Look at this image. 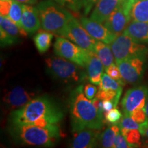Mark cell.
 I'll return each mask as SVG.
<instances>
[{"instance_id":"1","label":"cell","mask_w":148,"mask_h":148,"mask_svg":"<svg viewBox=\"0 0 148 148\" xmlns=\"http://www.w3.org/2000/svg\"><path fill=\"white\" fill-rule=\"evenodd\" d=\"M64 114L60 106L47 95L35 97L27 104L14 110L9 116L11 125L31 124L47 127L58 125Z\"/></svg>"},{"instance_id":"2","label":"cell","mask_w":148,"mask_h":148,"mask_svg":"<svg viewBox=\"0 0 148 148\" xmlns=\"http://www.w3.org/2000/svg\"><path fill=\"white\" fill-rule=\"evenodd\" d=\"M69 112L73 132L85 128H102L103 119L98 114L92 100L85 96L82 85L75 88L70 95Z\"/></svg>"},{"instance_id":"3","label":"cell","mask_w":148,"mask_h":148,"mask_svg":"<svg viewBox=\"0 0 148 148\" xmlns=\"http://www.w3.org/2000/svg\"><path fill=\"white\" fill-rule=\"evenodd\" d=\"M9 132L17 143L38 147H53L61 136L58 125L42 127L31 124H10Z\"/></svg>"},{"instance_id":"4","label":"cell","mask_w":148,"mask_h":148,"mask_svg":"<svg viewBox=\"0 0 148 148\" xmlns=\"http://www.w3.org/2000/svg\"><path fill=\"white\" fill-rule=\"evenodd\" d=\"M44 30L62 36L70 20L73 17L67 9L53 0H44L36 5Z\"/></svg>"},{"instance_id":"5","label":"cell","mask_w":148,"mask_h":148,"mask_svg":"<svg viewBox=\"0 0 148 148\" xmlns=\"http://www.w3.org/2000/svg\"><path fill=\"white\" fill-rule=\"evenodd\" d=\"M47 71L53 77L64 82H78L86 76L79 65L64 58L50 57L46 59Z\"/></svg>"},{"instance_id":"6","label":"cell","mask_w":148,"mask_h":148,"mask_svg":"<svg viewBox=\"0 0 148 148\" xmlns=\"http://www.w3.org/2000/svg\"><path fill=\"white\" fill-rule=\"evenodd\" d=\"M115 62L133 58H140L145 60L148 54V49L143 44L138 43L125 34L122 33L111 43Z\"/></svg>"},{"instance_id":"7","label":"cell","mask_w":148,"mask_h":148,"mask_svg":"<svg viewBox=\"0 0 148 148\" xmlns=\"http://www.w3.org/2000/svg\"><path fill=\"white\" fill-rule=\"evenodd\" d=\"M53 50L57 56L71 61L82 67H86L87 65L89 51L79 47L66 38L58 37L53 45Z\"/></svg>"},{"instance_id":"8","label":"cell","mask_w":148,"mask_h":148,"mask_svg":"<svg viewBox=\"0 0 148 148\" xmlns=\"http://www.w3.org/2000/svg\"><path fill=\"white\" fill-rule=\"evenodd\" d=\"M132 1L133 0H124L103 23L104 26L116 36L124 32L130 23V8Z\"/></svg>"},{"instance_id":"9","label":"cell","mask_w":148,"mask_h":148,"mask_svg":"<svg viewBox=\"0 0 148 148\" xmlns=\"http://www.w3.org/2000/svg\"><path fill=\"white\" fill-rule=\"evenodd\" d=\"M62 37L68 38L86 50L95 51L97 40L88 34L81 23L74 17L70 20Z\"/></svg>"},{"instance_id":"10","label":"cell","mask_w":148,"mask_h":148,"mask_svg":"<svg viewBox=\"0 0 148 148\" xmlns=\"http://www.w3.org/2000/svg\"><path fill=\"white\" fill-rule=\"evenodd\" d=\"M148 96V86L140 85L130 88L121 100V108L124 115H130L133 111L144 108Z\"/></svg>"},{"instance_id":"11","label":"cell","mask_w":148,"mask_h":148,"mask_svg":"<svg viewBox=\"0 0 148 148\" xmlns=\"http://www.w3.org/2000/svg\"><path fill=\"white\" fill-rule=\"evenodd\" d=\"M145 60L133 58L116 62L125 82L134 84L139 82L144 73Z\"/></svg>"},{"instance_id":"12","label":"cell","mask_w":148,"mask_h":148,"mask_svg":"<svg viewBox=\"0 0 148 148\" xmlns=\"http://www.w3.org/2000/svg\"><path fill=\"white\" fill-rule=\"evenodd\" d=\"M80 23L88 34L97 41L111 44L116 38V36L110 32L104 26V25L94 21L91 18L82 17L80 19Z\"/></svg>"},{"instance_id":"13","label":"cell","mask_w":148,"mask_h":148,"mask_svg":"<svg viewBox=\"0 0 148 148\" xmlns=\"http://www.w3.org/2000/svg\"><path fill=\"white\" fill-rule=\"evenodd\" d=\"M34 95V93L29 92L24 88L18 86L7 92L3 100L8 108L12 110H16L27 104L35 97Z\"/></svg>"},{"instance_id":"14","label":"cell","mask_w":148,"mask_h":148,"mask_svg":"<svg viewBox=\"0 0 148 148\" xmlns=\"http://www.w3.org/2000/svg\"><path fill=\"white\" fill-rule=\"evenodd\" d=\"M124 0H97L92 9L90 18L103 23Z\"/></svg>"},{"instance_id":"15","label":"cell","mask_w":148,"mask_h":148,"mask_svg":"<svg viewBox=\"0 0 148 148\" xmlns=\"http://www.w3.org/2000/svg\"><path fill=\"white\" fill-rule=\"evenodd\" d=\"M97 130L85 128L77 132H74V138L71 147L73 148L95 147L99 141L100 134Z\"/></svg>"},{"instance_id":"16","label":"cell","mask_w":148,"mask_h":148,"mask_svg":"<svg viewBox=\"0 0 148 148\" xmlns=\"http://www.w3.org/2000/svg\"><path fill=\"white\" fill-rule=\"evenodd\" d=\"M21 25L27 34H32L38 31L41 23L36 7L23 3Z\"/></svg>"},{"instance_id":"17","label":"cell","mask_w":148,"mask_h":148,"mask_svg":"<svg viewBox=\"0 0 148 148\" xmlns=\"http://www.w3.org/2000/svg\"><path fill=\"white\" fill-rule=\"evenodd\" d=\"M86 68V75L92 84L99 85L101 82L104 66L98 56L94 51H89V58Z\"/></svg>"},{"instance_id":"18","label":"cell","mask_w":148,"mask_h":148,"mask_svg":"<svg viewBox=\"0 0 148 148\" xmlns=\"http://www.w3.org/2000/svg\"><path fill=\"white\" fill-rule=\"evenodd\" d=\"M123 33L130 36L135 42L148 45V23L132 21Z\"/></svg>"},{"instance_id":"19","label":"cell","mask_w":148,"mask_h":148,"mask_svg":"<svg viewBox=\"0 0 148 148\" xmlns=\"http://www.w3.org/2000/svg\"><path fill=\"white\" fill-rule=\"evenodd\" d=\"M130 16L131 21L148 23V0H133Z\"/></svg>"},{"instance_id":"20","label":"cell","mask_w":148,"mask_h":148,"mask_svg":"<svg viewBox=\"0 0 148 148\" xmlns=\"http://www.w3.org/2000/svg\"><path fill=\"white\" fill-rule=\"evenodd\" d=\"M94 52L98 56V57L102 62L105 69L113 64L114 56L111 46L109 45V44L97 40Z\"/></svg>"},{"instance_id":"21","label":"cell","mask_w":148,"mask_h":148,"mask_svg":"<svg viewBox=\"0 0 148 148\" xmlns=\"http://www.w3.org/2000/svg\"><path fill=\"white\" fill-rule=\"evenodd\" d=\"M0 28H2L10 36L18 39L21 36H26L27 34V33L22 27L18 26L6 16H0Z\"/></svg>"},{"instance_id":"22","label":"cell","mask_w":148,"mask_h":148,"mask_svg":"<svg viewBox=\"0 0 148 148\" xmlns=\"http://www.w3.org/2000/svg\"><path fill=\"white\" fill-rule=\"evenodd\" d=\"M53 38V33L45 30L40 31L34 37V42L37 50L40 53H45L50 47Z\"/></svg>"},{"instance_id":"23","label":"cell","mask_w":148,"mask_h":148,"mask_svg":"<svg viewBox=\"0 0 148 148\" xmlns=\"http://www.w3.org/2000/svg\"><path fill=\"white\" fill-rule=\"evenodd\" d=\"M121 131L119 125H112L107 128L102 134H100L99 142L102 147L110 148L113 147L114 141L117 134Z\"/></svg>"},{"instance_id":"24","label":"cell","mask_w":148,"mask_h":148,"mask_svg":"<svg viewBox=\"0 0 148 148\" xmlns=\"http://www.w3.org/2000/svg\"><path fill=\"white\" fill-rule=\"evenodd\" d=\"M99 89L102 90H112L114 91L119 92L122 91V85L121 83L115 79H112V77L106 73H103L101 77V82L99 84Z\"/></svg>"},{"instance_id":"25","label":"cell","mask_w":148,"mask_h":148,"mask_svg":"<svg viewBox=\"0 0 148 148\" xmlns=\"http://www.w3.org/2000/svg\"><path fill=\"white\" fill-rule=\"evenodd\" d=\"M22 12H23V3L18 2V1H16V0H13L10 10H9L8 18L14 22L18 26L22 27Z\"/></svg>"},{"instance_id":"26","label":"cell","mask_w":148,"mask_h":148,"mask_svg":"<svg viewBox=\"0 0 148 148\" xmlns=\"http://www.w3.org/2000/svg\"><path fill=\"white\" fill-rule=\"evenodd\" d=\"M122 91L116 92L112 90H102L99 89L96 94L95 97L101 99L102 101L110 100L112 101L114 103L115 108L117 106L119 103V98L121 97Z\"/></svg>"},{"instance_id":"27","label":"cell","mask_w":148,"mask_h":148,"mask_svg":"<svg viewBox=\"0 0 148 148\" xmlns=\"http://www.w3.org/2000/svg\"><path fill=\"white\" fill-rule=\"evenodd\" d=\"M121 134L125 136L127 141L132 144L134 147H137L140 145L141 133L138 130H127L121 128Z\"/></svg>"},{"instance_id":"28","label":"cell","mask_w":148,"mask_h":148,"mask_svg":"<svg viewBox=\"0 0 148 148\" xmlns=\"http://www.w3.org/2000/svg\"><path fill=\"white\" fill-rule=\"evenodd\" d=\"M120 128H124L127 130L136 129L140 130L141 127V123H138L135 121L130 115H124L122 117L118 123Z\"/></svg>"},{"instance_id":"29","label":"cell","mask_w":148,"mask_h":148,"mask_svg":"<svg viewBox=\"0 0 148 148\" xmlns=\"http://www.w3.org/2000/svg\"><path fill=\"white\" fill-rule=\"evenodd\" d=\"M122 114L119 109L113 108L109 111L105 112L104 119L106 122L113 125H118L121 119Z\"/></svg>"},{"instance_id":"30","label":"cell","mask_w":148,"mask_h":148,"mask_svg":"<svg viewBox=\"0 0 148 148\" xmlns=\"http://www.w3.org/2000/svg\"><path fill=\"white\" fill-rule=\"evenodd\" d=\"M105 71H106V73L108 74L109 76L112 77V79L119 82L123 86H124L125 82L124 79H123V77H122L121 72H120V70L118 66L116 65V64H112L107 69H105Z\"/></svg>"},{"instance_id":"31","label":"cell","mask_w":148,"mask_h":148,"mask_svg":"<svg viewBox=\"0 0 148 148\" xmlns=\"http://www.w3.org/2000/svg\"><path fill=\"white\" fill-rule=\"evenodd\" d=\"M56 3L62 5L64 8H69L73 11H78L82 8L80 0H53Z\"/></svg>"},{"instance_id":"32","label":"cell","mask_w":148,"mask_h":148,"mask_svg":"<svg viewBox=\"0 0 148 148\" xmlns=\"http://www.w3.org/2000/svg\"><path fill=\"white\" fill-rule=\"evenodd\" d=\"M0 40H1V47L14 45L19 41L18 38L10 36L2 28H0Z\"/></svg>"},{"instance_id":"33","label":"cell","mask_w":148,"mask_h":148,"mask_svg":"<svg viewBox=\"0 0 148 148\" xmlns=\"http://www.w3.org/2000/svg\"><path fill=\"white\" fill-rule=\"evenodd\" d=\"M131 117L138 123H143L147 119V114L144 108H138L130 114Z\"/></svg>"},{"instance_id":"34","label":"cell","mask_w":148,"mask_h":148,"mask_svg":"<svg viewBox=\"0 0 148 148\" xmlns=\"http://www.w3.org/2000/svg\"><path fill=\"white\" fill-rule=\"evenodd\" d=\"M114 148H130V147H134L132 144L129 143L127 141L126 138L123 134H121V132H120L119 134L116 136L115 141H114Z\"/></svg>"},{"instance_id":"35","label":"cell","mask_w":148,"mask_h":148,"mask_svg":"<svg viewBox=\"0 0 148 148\" xmlns=\"http://www.w3.org/2000/svg\"><path fill=\"white\" fill-rule=\"evenodd\" d=\"M97 91V87L95 85H93V84H86L84 87V93L85 96L90 100L95 97Z\"/></svg>"},{"instance_id":"36","label":"cell","mask_w":148,"mask_h":148,"mask_svg":"<svg viewBox=\"0 0 148 148\" xmlns=\"http://www.w3.org/2000/svg\"><path fill=\"white\" fill-rule=\"evenodd\" d=\"M13 0H0V14L1 16L8 17L9 10Z\"/></svg>"},{"instance_id":"37","label":"cell","mask_w":148,"mask_h":148,"mask_svg":"<svg viewBox=\"0 0 148 148\" xmlns=\"http://www.w3.org/2000/svg\"><path fill=\"white\" fill-rule=\"evenodd\" d=\"M92 102L93 103L94 106L95 107L96 110H97L98 114H99V116H100L101 117H102L103 119H104L103 116H104L105 110L103 106V101L101 100V99H98L97 97H95L92 99Z\"/></svg>"},{"instance_id":"38","label":"cell","mask_w":148,"mask_h":148,"mask_svg":"<svg viewBox=\"0 0 148 148\" xmlns=\"http://www.w3.org/2000/svg\"><path fill=\"white\" fill-rule=\"evenodd\" d=\"M80 1L82 3V6L84 8V14L87 15L90 12L92 7L95 5L97 0H80Z\"/></svg>"},{"instance_id":"39","label":"cell","mask_w":148,"mask_h":148,"mask_svg":"<svg viewBox=\"0 0 148 148\" xmlns=\"http://www.w3.org/2000/svg\"><path fill=\"white\" fill-rule=\"evenodd\" d=\"M103 108H104L105 112H107V111H109L113 108H115L114 102L110 100L103 101Z\"/></svg>"},{"instance_id":"40","label":"cell","mask_w":148,"mask_h":148,"mask_svg":"<svg viewBox=\"0 0 148 148\" xmlns=\"http://www.w3.org/2000/svg\"><path fill=\"white\" fill-rule=\"evenodd\" d=\"M16 1H17L21 3H25V4L33 5L36 4L38 1V0H16Z\"/></svg>"},{"instance_id":"41","label":"cell","mask_w":148,"mask_h":148,"mask_svg":"<svg viewBox=\"0 0 148 148\" xmlns=\"http://www.w3.org/2000/svg\"><path fill=\"white\" fill-rule=\"evenodd\" d=\"M140 133H141V134L143 135V136H146V137L148 138V127H146L145 130H143Z\"/></svg>"},{"instance_id":"42","label":"cell","mask_w":148,"mask_h":148,"mask_svg":"<svg viewBox=\"0 0 148 148\" xmlns=\"http://www.w3.org/2000/svg\"><path fill=\"white\" fill-rule=\"evenodd\" d=\"M144 109H145V111L146 112V114H147V119H148V96H147V101H146L145 106V107H144Z\"/></svg>"}]
</instances>
